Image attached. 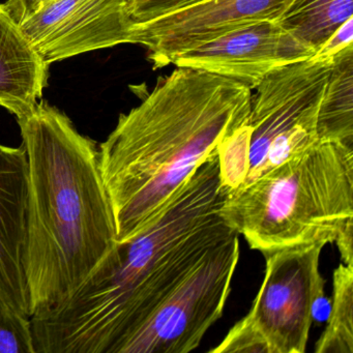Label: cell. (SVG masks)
Instances as JSON below:
<instances>
[{
	"mask_svg": "<svg viewBox=\"0 0 353 353\" xmlns=\"http://www.w3.org/2000/svg\"><path fill=\"white\" fill-rule=\"evenodd\" d=\"M226 195L216 152L154 222L117 243L65 301L30 317L34 353H119L194 268L237 232L220 214Z\"/></svg>",
	"mask_w": 353,
	"mask_h": 353,
	"instance_id": "6da1fadb",
	"label": "cell"
},
{
	"mask_svg": "<svg viewBox=\"0 0 353 353\" xmlns=\"http://www.w3.org/2000/svg\"><path fill=\"white\" fill-rule=\"evenodd\" d=\"M252 96L234 80L176 67L137 107L119 115L99 145L117 243L154 222L196 169L247 121Z\"/></svg>",
	"mask_w": 353,
	"mask_h": 353,
	"instance_id": "7a4b0ae2",
	"label": "cell"
},
{
	"mask_svg": "<svg viewBox=\"0 0 353 353\" xmlns=\"http://www.w3.org/2000/svg\"><path fill=\"white\" fill-rule=\"evenodd\" d=\"M30 173V317L65 301L117 245L99 145L46 101L17 119Z\"/></svg>",
	"mask_w": 353,
	"mask_h": 353,
	"instance_id": "3957f363",
	"label": "cell"
},
{
	"mask_svg": "<svg viewBox=\"0 0 353 353\" xmlns=\"http://www.w3.org/2000/svg\"><path fill=\"white\" fill-rule=\"evenodd\" d=\"M220 214L263 255L295 245L336 243L353 224V146L318 141L227 193Z\"/></svg>",
	"mask_w": 353,
	"mask_h": 353,
	"instance_id": "277c9868",
	"label": "cell"
},
{
	"mask_svg": "<svg viewBox=\"0 0 353 353\" xmlns=\"http://www.w3.org/2000/svg\"><path fill=\"white\" fill-rule=\"evenodd\" d=\"M324 243L264 254L263 282L249 313L216 347V353H303L316 303L323 297Z\"/></svg>",
	"mask_w": 353,
	"mask_h": 353,
	"instance_id": "5b68a950",
	"label": "cell"
},
{
	"mask_svg": "<svg viewBox=\"0 0 353 353\" xmlns=\"http://www.w3.org/2000/svg\"><path fill=\"white\" fill-rule=\"evenodd\" d=\"M332 61H296L274 70L258 84L243 125L248 162L243 187L319 141L318 111Z\"/></svg>",
	"mask_w": 353,
	"mask_h": 353,
	"instance_id": "8992f818",
	"label": "cell"
},
{
	"mask_svg": "<svg viewBox=\"0 0 353 353\" xmlns=\"http://www.w3.org/2000/svg\"><path fill=\"white\" fill-rule=\"evenodd\" d=\"M239 260V234L212 249L158 309L127 339L119 353L195 350L223 315Z\"/></svg>",
	"mask_w": 353,
	"mask_h": 353,
	"instance_id": "52a82bcc",
	"label": "cell"
},
{
	"mask_svg": "<svg viewBox=\"0 0 353 353\" xmlns=\"http://www.w3.org/2000/svg\"><path fill=\"white\" fill-rule=\"evenodd\" d=\"M46 65L132 44L129 0H8L3 3Z\"/></svg>",
	"mask_w": 353,
	"mask_h": 353,
	"instance_id": "ba28073f",
	"label": "cell"
},
{
	"mask_svg": "<svg viewBox=\"0 0 353 353\" xmlns=\"http://www.w3.org/2000/svg\"><path fill=\"white\" fill-rule=\"evenodd\" d=\"M295 0H203L150 21L134 23L132 44L148 50L154 69L223 34L280 19Z\"/></svg>",
	"mask_w": 353,
	"mask_h": 353,
	"instance_id": "9c48e42d",
	"label": "cell"
},
{
	"mask_svg": "<svg viewBox=\"0 0 353 353\" xmlns=\"http://www.w3.org/2000/svg\"><path fill=\"white\" fill-rule=\"evenodd\" d=\"M314 54L278 22L266 20L235 28L185 51L172 65L228 78L253 90L274 70Z\"/></svg>",
	"mask_w": 353,
	"mask_h": 353,
	"instance_id": "30bf717a",
	"label": "cell"
},
{
	"mask_svg": "<svg viewBox=\"0 0 353 353\" xmlns=\"http://www.w3.org/2000/svg\"><path fill=\"white\" fill-rule=\"evenodd\" d=\"M30 173L23 145L0 144V290L30 318L26 283Z\"/></svg>",
	"mask_w": 353,
	"mask_h": 353,
	"instance_id": "8fae6325",
	"label": "cell"
},
{
	"mask_svg": "<svg viewBox=\"0 0 353 353\" xmlns=\"http://www.w3.org/2000/svg\"><path fill=\"white\" fill-rule=\"evenodd\" d=\"M49 65L0 3V107L17 119L30 114L48 82Z\"/></svg>",
	"mask_w": 353,
	"mask_h": 353,
	"instance_id": "7c38bea8",
	"label": "cell"
},
{
	"mask_svg": "<svg viewBox=\"0 0 353 353\" xmlns=\"http://www.w3.org/2000/svg\"><path fill=\"white\" fill-rule=\"evenodd\" d=\"M317 133L319 141L353 146V46L332 61L318 111Z\"/></svg>",
	"mask_w": 353,
	"mask_h": 353,
	"instance_id": "4fadbf2b",
	"label": "cell"
},
{
	"mask_svg": "<svg viewBox=\"0 0 353 353\" xmlns=\"http://www.w3.org/2000/svg\"><path fill=\"white\" fill-rule=\"evenodd\" d=\"M353 18V0H295L276 20L297 42L316 51Z\"/></svg>",
	"mask_w": 353,
	"mask_h": 353,
	"instance_id": "5bb4252c",
	"label": "cell"
},
{
	"mask_svg": "<svg viewBox=\"0 0 353 353\" xmlns=\"http://www.w3.org/2000/svg\"><path fill=\"white\" fill-rule=\"evenodd\" d=\"M315 352L353 353V265L342 262L334 270L332 309Z\"/></svg>",
	"mask_w": 353,
	"mask_h": 353,
	"instance_id": "9a60e30c",
	"label": "cell"
},
{
	"mask_svg": "<svg viewBox=\"0 0 353 353\" xmlns=\"http://www.w3.org/2000/svg\"><path fill=\"white\" fill-rule=\"evenodd\" d=\"M0 353H34L32 321L0 290Z\"/></svg>",
	"mask_w": 353,
	"mask_h": 353,
	"instance_id": "2e32d148",
	"label": "cell"
},
{
	"mask_svg": "<svg viewBox=\"0 0 353 353\" xmlns=\"http://www.w3.org/2000/svg\"><path fill=\"white\" fill-rule=\"evenodd\" d=\"M203 0H129V13L135 23L150 21Z\"/></svg>",
	"mask_w": 353,
	"mask_h": 353,
	"instance_id": "e0dca14e",
	"label": "cell"
},
{
	"mask_svg": "<svg viewBox=\"0 0 353 353\" xmlns=\"http://www.w3.org/2000/svg\"><path fill=\"white\" fill-rule=\"evenodd\" d=\"M350 46H353V18H350L339 28L312 57L318 59H334L339 53Z\"/></svg>",
	"mask_w": 353,
	"mask_h": 353,
	"instance_id": "ac0fdd59",
	"label": "cell"
},
{
	"mask_svg": "<svg viewBox=\"0 0 353 353\" xmlns=\"http://www.w3.org/2000/svg\"><path fill=\"white\" fill-rule=\"evenodd\" d=\"M343 263L353 265V224L349 225L336 241Z\"/></svg>",
	"mask_w": 353,
	"mask_h": 353,
	"instance_id": "d6986e66",
	"label": "cell"
}]
</instances>
